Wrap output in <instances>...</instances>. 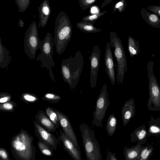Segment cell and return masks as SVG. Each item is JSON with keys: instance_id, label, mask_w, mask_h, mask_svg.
I'll list each match as a JSON object with an SVG mask.
<instances>
[{"instance_id": "7", "label": "cell", "mask_w": 160, "mask_h": 160, "mask_svg": "<svg viewBox=\"0 0 160 160\" xmlns=\"http://www.w3.org/2000/svg\"><path fill=\"white\" fill-rule=\"evenodd\" d=\"M153 62L150 61L147 67L149 93L147 108L150 111H160V87L153 73Z\"/></svg>"}, {"instance_id": "32", "label": "cell", "mask_w": 160, "mask_h": 160, "mask_svg": "<svg viewBox=\"0 0 160 160\" xmlns=\"http://www.w3.org/2000/svg\"><path fill=\"white\" fill-rule=\"evenodd\" d=\"M97 0H78V3L82 11H84L92 7Z\"/></svg>"}, {"instance_id": "29", "label": "cell", "mask_w": 160, "mask_h": 160, "mask_svg": "<svg viewBox=\"0 0 160 160\" xmlns=\"http://www.w3.org/2000/svg\"><path fill=\"white\" fill-rule=\"evenodd\" d=\"M17 103L13 101L0 104V111L3 112H13L17 107Z\"/></svg>"}, {"instance_id": "37", "label": "cell", "mask_w": 160, "mask_h": 160, "mask_svg": "<svg viewBox=\"0 0 160 160\" xmlns=\"http://www.w3.org/2000/svg\"><path fill=\"white\" fill-rule=\"evenodd\" d=\"M107 154L106 157L107 160H118L117 157L116 156L115 153H112L111 152L108 148L107 149Z\"/></svg>"}, {"instance_id": "30", "label": "cell", "mask_w": 160, "mask_h": 160, "mask_svg": "<svg viewBox=\"0 0 160 160\" xmlns=\"http://www.w3.org/2000/svg\"><path fill=\"white\" fill-rule=\"evenodd\" d=\"M107 12L106 11H105L94 14H89L83 17L82 20V21H88L94 23L101 16L104 15Z\"/></svg>"}, {"instance_id": "41", "label": "cell", "mask_w": 160, "mask_h": 160, "mask_svg": "<svg viewBox=\"0 0 160 160\" xmlns=\"http://www.w3.org/2000/svg\"><path fill=\"white\" fill-rule=\"evenodd\" d=\"M159 72H160V67H159Z\"/></svg>"}, {"instance_id": "22", "label": "cell", "mask_w": 160, "mask_h": 160, "mask_svg": "<svg viewBox=\"0 0 160 160\" xmlns=\"http://www.w3.org/2000/svg\"><path fill=\"white\" fill-rule=\"evenodd\" d=\"M94 23L86 21H81L76 23L77 28L81 31L86 33H97L102 31L94 26Z\"/></svg>"}, {"instance_id": "14", "label": "cell", "mask_w": 160, "mask_h": 160, "mask_svg": "<svg viewBox=\"0 0 160 160\" xmlns=\"http://www.w3.org/2000/svg\"><path fill=\"white\" fill-rule=\"evenodd\" d=\"M58 138L62 142L64 149L75 160H82L81 152L61 129Z\"/></svg>"}, {"instance_id": "21", "label": "cell", "mask_w": 160, "mask_h": 160, "mask_svg": "<svg viewBox=\"0 0 160 160\" xmlns=\"http://www.w3.org/2000/svg\"><path fill=\"white\" fill-rule=\"evenodd\" d=\"M149 137L160 135V118L151 116L148 121V129Z\"/></svg>"}, {"instance_id": "20", "label": "cell", "mask_w": 160, "mask_h": 160, "mask_svg": "<svg viewBox=\"0 0 160 160\" xmlns=\"http://www.w3.org/2000/svg\"><path fill=\"white\" fill-rule=\"evenodd\" d=\"M0 37V67L7 68L11 59L10 52L2 44Z\"/></svg>"}, {"instance_id": "9", "label": "cell", "mask_w": 160, "mask_h": 160, "mask_svg": "<svg viewBox=\"0 0 160 160\" xmlns=\"http://www.w3.org/2000/svg\"><path fill=\"white\" fill-rule=\"evenodd\" d=\"M39 39L37 25L33 21L26 31L24 42L25 52L31 59L35 58L37 51L39 49Z\"/></svg>"}, {"instance_id": "35", "label": "cell", "mask_w": 160, "mask_h": 160, "mask_svg": "<svg viewBox=\"0 0 160 160\" xmlns=\"http://www.w3.org/2000/svg\"><path fill=\"white\" fill-rule=\"evenodd\" d=\"M0 157L2 160H11L8 152L3 148L0 149Z\"/></svg>"}, {"instance_id": "17", "label": "cell", "mask_w": 160, "mask_h": 160, "mask_svg": "<svg viewBox=\"0 0 160 160\" xmlns=\"http://www.w3.org/2000/svg\"><path fill=\"white\" fill-rule=\"evenodd\" d=\"M35 118L37 122L46 130L50 132H55L57 128L43 111H39Z\"/></svg>"}, {"instance_id": "6", "label": "cell", "mask_w": 160, "mask_h": 160, "mask_svg": "<svg viewBox=\"0 0 160 160\" xmlns=\"http://www.w3.org/2000/svg\"><path fill=\"white\" fill-rule=\"evenodd\" d=\"M54 40L51 34L48 32L43 40H39L38 47L41 53L36 58L37 60L41 62L40 66L46 68L48 71L49 74L52 81H55L52 68L55 66L53 58Z\"/></svg>"}, {"instance_id": "23", "label": "cell", "mask_w": 160, "mask_h": 160, "mask_svg": "<svg viewBox=\"0 0 160 160\" xmlns=\"http://www.w3.org/2000/svg\"><path fill=\"white\" fill-rule=\"evenodd\" d=\"M128 48L129 54L132 58L137 55L140 52L138 42L130 36L128 38Z\"/></svg>"}, {"instance_id": "34", "label": "cell", "mask_w": 160, "mask_h": 160, "mask_svg": "<svg viewBox=\"0 0 160 160\" xmlns=\"http://www.w3.org/2000/svg\"><path fill=\"white\" fill-rule=\"evenodd\" d=\"M12 96L8 93L2 92L0 93V103H4L10 101Z\"/></svg>"}, {"instance_id": "25", "label": "cell", "mask_w": 160, "mask_h": 160, "mask_svg": "<svg viewBox=\"0 0 160 160\" xmlns=\"http://www.w3.org/2000/svg\"><path fill=\"white\" fill-rule=\"evenodd\" d=\"M45 112L51 121L54 124L57 128H58L60 123L57 114L55 109L50 107L45 108Z\"/></svg>"}, {"instance_id": "27", "label": "cell", "mask_w": 160, "mask_h": 160, "mask_svg": "<svg viewBox=\"0 0 160 160\" xmlns=\"http://www.w3.org/2000/svg\"><path fill=\"white\" fill-rule=\"evenodd\" d=\"M20 99L26 103H34L38 101V98L34 93L26 92L22 93Z\"/></svg>"}, {"instance_id": "36", "label": "cell", "mask_w": 160, "mask_h": 160, "mask_svg": "<svg viewBox=\"0 0 160 160\" xmlns=\"http://www.w3.org/2000/svg\"><path fill=\"white\" fill-rule=\"evenodd\" d=\"M147 9L153 12L158 16L160 17V6L151 5L148 6Z\"/></svg>"}, {"instance_id": "16", "label": "cell", "mask_w": 160, "mask_h": 160, "mask_svg": "<svg viewBox=\"0 0 160 160\" xmlns=\"http://www.w3.org/2000/svg\"><path fill=\"white\" fill-rule=\"evenodd\" d=\"M132 142H137V143L143 145L145 143L149 137L147 128L145 125H142L136 128L130 134Z\"/></svg>"}, {"instance_id": "13", "label": "cell", "mask_w": 160, "mask_h": 160, "mask_svg": "<svg viewBox=\"0 0 160 160\" xmlns=\"http://www.w3.org/2000/svg\"><path fill=\"white\" fill-rule=\"evenodd\" d=\"M105 71L111 84L114 85L116 82L114 64L110 42L107 43L104 58Z\"/></svg>"}, {"instance_id": "11", "label": "cell", "mask_w": 160, "mask_h": 160, "mask_svg": "<svg viewBox=\"0 0 160 160\" xmlns=\"http://www.w3.org/2000/svg\"><path fill=\"white\" fill-rule=\"evenodd\" d=\"M33 122L35 135L38 138L39 140L44 142L52 149L56 150L58 143V138L39 124L36 120L34 121Z\"/></svg>"}, {"instance_id": "40", "label": "cell", "mask_w": 160, "mask_h": 160, "mask_svg": "<svg viewBox=\"0 0 160 160\" xmlns=\"http://www.w3.org/2000/svg\"><path fill=\"white\" fill-rule=\"evenodd\" d=\"M17 2H18V4H18V5H20H20H21V4H22V3H24V2H25V1H27V2H28V0H17Z\"/></svg>"}, {"instance_id": "5", "label": "cell", "mask_w": 160, "mask_h": 160, "mask_svg": "<svg viewBox=\"0 0 160 160\" xmlns=\"http://www.w3.org/2000/svg\"><path fill=\"white\" fill-rule=\"evenodd\" d=\"M110 41L114 49L117 62V81L119 85L123 83L125 72L127 71V60L121 39L114 32L110 33Z\"/></svg>"}, {"instance_id": "4", "label": "cell", "mask_w": 160, "mask_h": 160, "mask_svg": "<svg viewBox=\"0 0 160 160\" xmlns=\"http://www.w3.org/2000/svg\"><path fill=\"white\" fill-rule=\"evenodd\" d=\"M79 127L87 160H102L99 145L94 131L85 123L81 124Z\"/></svg>"}, {"instance_id": "28", "label": "cell", "mask_w": 160, "mask_h": 160, "mask_svg": "<svg viewBox=\"0 0 160 160\" xmlns=\"http://www.w3.org/2000/svg\"><path fill=\"white\" fill-rule=\"evenodd\" d=\"M37 145L40 151L45 156L48 157L53 156V150L44 142L39 141L37 142Z\"/></svg>"}, {"instance_id": "2", "label": "cell", "mask_w": 160, "mask_h": 160, "mask_svg": "<svg viewBox=\"0 0 160 160\" xmlns=\"http://www.w3.org/2000/svg\"><path fill=\"white\" fill-rule=\"evenodd\" d=\"M84 62L83 57L80 50L74 56L63 59L62 62L61 74L64 82L68 84L71 89L76 88L78 84Z\"/></svg>"}, {"instance_id": "19", "label": "cell", "mask_w": 160, "mask_h": 160, "mask_svg": "<svg viewBox=\"0 0 160 160\" xmlns=\"http://www.w3.org/2000/svg\"><path fill=\"white\" fill-rule=\"evenodd\" d=\"M144 147L142 145L138 143L130 147L125 146L123 152L125 159L138 160L142 150Z\"/></svg>"}, {"instance_id": "18", "label": "cell", "mask_w": 160, "mask_h": 160, "mask_svg": "<svg viewBox=\"0 0 160 160\" xmlns=\"http://www.w3.org/2000/svg\"><path fill=\"white\" fill-rule=\"evenodd\" d=\"M140 15L148 25L154 28H160V18L157 14L151 13L142 8Z\"/></svg>"}, {"instance_id": "33", "label": "cell", "mask_w": 160, "mask_h": 160, "mask_svg": "<svg viewBox=\"0 0 160 160\" xmlns=\"http://www.w3.org/2000/svg\"><path fill=\"white\" fill-rule=\"evenodd\" d=\"M127 5L125 0H120L114 6L112 13L116 12L117 9L120 13L122 12L125 9Z\"/></svg>"}, {"instance_id": "8", "label": "cell", "mask_w": 160, "mask_h": 160, "mask_svg": "<svg viewBox=\"0 0 160 160\" xmlns=\"http://www.w3.org/2000/svg\"><path fill=\"white\" fill-rule=\"evenodd\" d=\"M108 95L107 85L104 84L97 99L95 111L92 112L93 118L92 123L97 127L100 126L102 128V122L110 104Z\"/></svg>"}, {"instance_id": "38", "label": "cell", "mask_w": 160, "mask_h": 160, "mask_svg": "<svg viewBox=\"0 0 160 160\" xmlns=\"http://www.w3.org/2000/svg\"><path fill=\"white\" fill-rule=\"evenodd\" d=\"M42 11L43 13L46 16L48 15L50 13V9L47 5H44L42 8Z\"/></svg>"}, {"instance_id": "39", "label": "cell", "mask_w": 160, "mask_h": 160, "mask_svg": "<svg viewBox=\"0 0 160 160\" xmlns=\"http://www.w3.org/2000/svg\"><path fill=\"white\" fill-rule=\"evenodd\" d=\"M113 0H104L101 5V8H103L106 5L110 3Z\"/></svg>"}, {"instance_id": "24", "label": "cell", "mask_w": 160, "mask_h": 160, "mask_svg": "<svg viewBox=\"0 0 160 160\" xmlns=\"http://www.w3.org/2000/svg\"><path fill=\"white\" fill-rule=\"evenodd\" d=\"M117 119L114 114L110 115L108 118L105 129L109 136H112L116 131Z\"/></svg>"}, {"instance_id": "15", "label": "cell", "mask_w": 160, "mask_h": 160, "mask_svg": "<svg viewBox=\"0 0 160 160\" xmlns=\"http://www.w3.org/2000/svg\"><path fill=\"white\" fill-rule=\"evenodd\" d=\"M136 112L134 99L132 98L126 101L121 110L123 125L125 127L134 117Z\"/></svg>"}, {"instance_id": "12", "label": "cell", "mask_w": 160, "mask_h": 160, "mask_svg": "<svg viewBox=\"0 0 160 160\" xmlns=\"http://www.w3.org/2000/svg\"><path fill=\"white\" fill-rule=\"evenodd\" d=\"M57 114L60 126L66 135L78 148H80L77 139L72 125L67 116L59 111L55 109Z\"/></svg>"}, {"instance_id": "1", "label": "cell", "mask_w": 160, "mask_h": 160, "mask_svg": "<svg viewBox=\"0 0 160 160\" xmlns=\"http://www.w3.org/2000/svg\"><path fill=\"white\" fill-rule=\"evenodd\" d=\"M33 138L26 131L22 129L13 136L10 141L12 154L16 160H34L36 148Z\"/></svg>"}, {"instance_id": "3", "label": "cell", "mask_w": 160, "mask_h": 160, "mask_svg": "<svg viewBox=\"0 0 160 160\" xmlns=\"http://www.w3.org/2000/svg\"><path fill=\"white\" fill-rule=\"evenodd\" d=\"M72 27L65 12H60L55 22L54 42L57 53L60 55L66 50L71 39Z\"/></svg>"}, {"instance_id": "26", "label": "cell", "mask_w": 160, "mask_h": 160, "mask_svg": "<svg viewBox=\"0 0 160 160\" xmlns=\"http://www.w3.org/2000/svg\"><path fill=\"white\" fill-rule=\"evenodd\" d=\"M153 148L151 145L144 147L142 150L138 160H148L152 156Z\"/></svg>"}, {"instance_id": "10", "label": "cell", "mask_w": 160, "mask_h": 160, "mask_svg": "<svg viewBox=\"0 0 160 160\" xmlns=\"http://www.w3.org/2000/svg\"><path fill=\"white\" fill-rule=\"evenodd\" d=\"M101 55V51L99 46L97 45L94 46L89 57L90 63V82L91 88L92 89L97 87Z\"/></svg>"}, {"instance_id": "31", "label": "cell", "mask_w": 160, "mask_h": 160, "mask_svg": "<svg viewBox=\"0 0 160 160\" xmlns=\"http://www.w3.org/2000/svg\"><path fill=\"white\" fill-rule=\"evenodd\" d=\"M61 98L60 96L55 93L48 92L45 94L42 99L44 100L50 102L52 103H58Z\"/></svg>"}]
</instances>
